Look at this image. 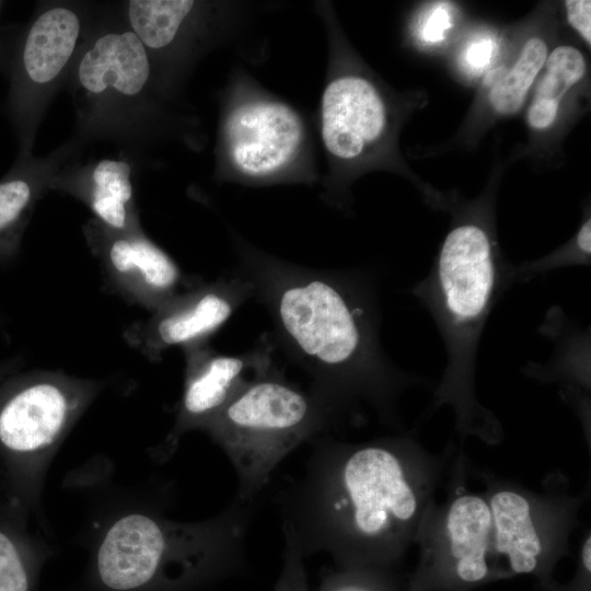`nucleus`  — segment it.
<instances>
[{
    "label": "nucleus",
    "mask_w": 591,
    "mask_h": 591,
    "mask_svg": "<svg viewBox=\"0 0 591 591\" xmlns=\"http://www.w3.org/2000/svg\"><path fill=\"white\" fill-rule=\"evenodd\" d=\"M451 452L433 454L412 433L363 442L316 438L302 479L282 497V531L303 558L322 552L336 568L396 569Z\"/></svg>",
    "instance_id": "1"
},
{
    "label": "nucleus",
    "mask_w": 591,
    "mask_h": 591,
    "mask_svg": "<svg viewBox=\"0 0 591 591\" xmlns=\"http://www.w3.org/2000/svg\"><path fill=\"white\" fill-rule=\"evenodd\" d=\"M278 328L315 380L312 391L334 419L360 422L368 405L398 426L396 404L420 375L396 367L379 339L374 296L359 276L282 270L266 282Z\"/></svg>",
    "instance_id": "2"
},
{
    "label": "nucleus",
    "mask_w": 591,
    "mask_h": 591,
    "mask_svg": "<svg viewBox=\"0 0 591 591\" xmlns=\"http://www.w3.org/2000/svg\"><path fill=\"white\" fill-rule=\"evenodd\" d=\"M257 500L235 497L195 522L141 506L114 513L93 540L82 591H195L242 573Z\"/></svg>",
    "instance_id": "3"
},
{
    "label": "nucleus",
    "mask_w": 591,
    "mask_h": 591,
    "mask_svg": "<svg viewBox=\"0 0 591 591\" xmlns=\"http://www.w3.org/2000/svg\"><path fill=\"white\" fill-rule=\"evenodd\" d=\"M510 266L483 222L462 220L444 237L428 275L412 288L434 321L447 354L431 409L453 410L461 441L475 437L498 444L503 438L499 419L476 395L475 375L485 324L511 286Z\"/></svg>",
    "instance_id": "4"
},
{
    "label": "nucleus",
    "mask_w": 591,
    "mask_h": 591,
    "mask_svg": "<svg viewBox=\"0 0 591 591\" xmlns=\"http://www.w3.org/2000/svg\"><path fill=\"white\" fill-rule=\"evenodd\" d=\"M102 389V381L42 370L0 380L2 494L31 515L53 457Z\"/></svg>",
    "instance_id": "5"
},
{
    "label": "nucleus",
    "mask_w": 591,
    "mask_h": 591,
    "mask_svg": "<svg viewBox=\"0 0 591 591\" xmlns=\"http://www.w3.org/2000/svg\"><path fill=\"white\" fill-rule=\"evenodd\" d=\"M314 153L303 114L235 70L221 103L217 178L247 185L315 182Z\"/></svg>",
    "instance_id": "6"
},
{
    "label": "nucleus",
    "mask_w": 591,
    "mask_h": 591,
    "mask_svg": "<svg viewBox=\"0 0 591 591\" xmlns=\"http://www.w3.org/2000/svg\"><path fill=\"white\" fill-rule=\"evenodd\" d=\"M335 421L325 404L267 370L235 394L205 432L223 450L237 477L236 498L258 499L276 466Z\"/></svg>",
    "instance_id": "7"
},
{
    "label": "nucleus",
    "mask_w": 591,
    "mask_h": 591,
    "mask_svg": "<svg viewBox=\"0 0 591 591\" xmlns=\"http://www.w3.org/2000/svg\"><path fill=\"white\" fill-rule=\"evenodd\" d=\"M81 128L88 132H161L172 86L125 24L90 34L69 72Z\"/></svg>",
    "instance_id": "8"
},
{
    "label": "nucleus",
    "mask_w": 591,
    "mask_h": 591,
    "mask_svg": "<svg viewBox=\"0 0 591 591\" xmlns=\"http://www.w3.org/2000/svg\"><path fill=\"white\" fill-rule=\"evenodd\" d=\"M478 476L491 517L497 581L525 575L535 578L542 591H552L558 584L553 572L568 554L586 495L535 491L488 473Z\"/></svg>",
    "instance_id": "9"
},
{
    "label": "nucleus",
    "mask_w": 591,
    "mask_h": 591,
    "mask_svg": "<svg viewBox=\"0 0 591 591\" xmlns=\"http://www.w3.org/2000/svg\"><path fill=\"white\" fill-rule=\"evenodd\" d=\"M466 462H453L447 498L429 506L415 544L418 560L405 577L406 591H473L497 581L493 528L483 494L470 491L463 476Z\"/></svg>",
    "instance_id": "10"
},
{
    "label": "nucleus",
    "mask_w": 591,
    "mask_h": 591,
    "mask_svg": "<svg viewBox=\"0 0 591 591\" xmlns=\"http://www.w3.org/2000/svg\"><path fill=\"white\" fill-rule=\"evenodd\" d=\"M86 14L74 4L40 9L5 51L9 92L4 111L20 146L30 155L48 101L69 74L88 34Z\"/></svg>",
    "instance_id": "11"
},
{
    "label": "nucleus",
    "mask_w": 591,
    "mask_h": 591,
    "mask_svg": "<svg viewBox=\"0 0 591 591\" xmlns=\"http://www.w3.org/2000/svg\"><path fill=\"white\" fill-rule=\"evenodd\" d=\"M391 112L366 74L344 70L331 55L318 108L320 140L327 160L323 187L331 195L345 170L375 155L386 140Z\"/></svg>",
    "instance_id": "12"
},
{
    "label": "nucleus",
    "mask_w": 591,
    "mask_h": 591,
    "mask_svg": "<svg viewBox=\"0 0 591 591\" xmlns=\"http://www.w3.org/2000/svg\"><path fill=\"white\" fill-rule=\"evenodd\" d=\"M254 288L253 282L241 278L193 287L175 294L146 321L130 325L124 336L152 361L171 348L185 350L206 344Z\"/></svg>",
    "instance_id": "13"
},
{
    "label": "nucleus",
    "mask_w": 591,
    "mask_h": 591,
    "mask_svg": "<svg viewBox=\"0 0 591 591\" xmlns=\"http://www.w3.org/2000/svg\"><path fill=\"white\" fill-rule=\"evenodd\" d=\"M84 235L108 287L129 302L153 312L179 292L178 266L141 227L115 231L92 219Z\"/></svg>",
    "instance_id": "14"
},
{
    "label": "nucleus",
    "mask_w": 591,
    "mask_h": 591,
    "mask_svg": "<svg viewBox=\"0 0 591 591\" xmlns=\"http://www.w3.org/2000/svg\"><path fill=\"white\" fill-rule=\"evenodd\" d=\"M230 5L190 0H130L124 4L125 24L143 44L155 66L173 86L170 62L178 69L221 38ZM163 76V74H162Z\"/></svg>",
    "instance_id": "15"
},
{
    "label": "nucleus",
    "mask_w": 591,
    "mask_h": 591,
    "mask_svg": "<svg viewBox=\"0 0 591 591\" xmlns=\"http://www.w3.org/2000/svg\"><path fill=\"white\" fill-rule=\"evenodd\" d=\"M184 352V389L173 427L155 452L161 460L171 457L185 433L204 431L235 394L270 367L269 356L263 351L229 356L200 344Z\"/></svg>",
    "instance_id": "16"
},
{
    "label": "nucleus",
    "mask_w": 591,
    "mask_h": 591,
    "mask_svg": "<svg viewBox=\"0 0 591 591\" xmlns=\"http://www.w3.org/2000/svg\"><path fill=\"white\" fill-rule=\"evenodd\" d=\"M540 332L555 341L554 352L544 364L528 363L523 372L542 382L558 383L563 399L576 410L584 433L590 432V331L553 308Z\"/></svg>",
    "instance_id": "17"
},
{
    "label": "nucleus",
    "mask_w": 591,
    "mask_h": 591,
    "mask_svg": "<svg viewBox=\"0 0 591 591\" xmlns=\"http://www.w3.org/2000/svg\"><path fill=\"white\" fill-rule=\"evenodd\" d=\"M76 174H56L53 188L81 199L96 221L115 231L139 228L132 169L126 159L104 158Z\"/></svg>",
    "instance_id": "18"
},
{
    "label": "nucleus",
    "mask_w": 591,
    "mask_h": 591,
    "mask_svg": "<svg viewBox=\"0 0 591 591\" xmlns=\"http://www.w3.org/2000/svg\"><path fill=\"white\" fill-rule=\"evenodd\" d=\"M53 163L19 155L13 167L0 179V265L19 255L23 234L36 202L53 188Z\"/></svg>",
    "instance_id": "19"
},
{
    "label": "nucleus",
    "mask_w": 591,
    "mask_h": 591,
    "mask_svg": "<svg viewBox=\"0 0 591 591\" xmlns=\"http://www.w3.org/2000/svg\"><path fill=\"white\" fill-rule=\"evenodd\" d=\"M30 517L0 493V591H34L49 557L47 544L28 528Z\"/></svg>",
    "instance_id": "20"
},
{
    "label": "nucleus",
    "mask_w": 591,
    "mask_h": 591,
    "mask_svg": "<svg viewBox=\"0 0 591 591\" xmlns=\"http://www.w3.org/2000/svg\"><path fill=\"white\" fill-rule=\"evenodd\" d=\"M586 72V59L572 46H558L547 55L544 73L528 109L529 125L536 130L551 127L557 118L563 99Z\"/></svg>",
    "instance_id": "21"
},
{
    "label": "nucleus",
    "mask_w": 591,
    "mask_h": 591,
    "mask_svg": "<svg viewBox=\"0 0 591 591\" xmlns=\"http://www.w3.org/2000/svg\"><path fill=\"white\" fill-rule=\"evenodd\" d=\"M547 58V46L538 37L530 38L522 47L515 63L495 82L489 92L493 108L501 115L517 113Z\"/></svg>",
    "instance_id": "22"
},
{
    "label": "nucleus",
    "mask_w": 591,
    "mask_h": 591,
    "mask_svg": "<svg viewBox=\"0 0 591 591\" xmlns=\"http://www.w3.org/2000/svg\"><path fill=\"white\" fill-rule=\"evenodd\" d=\"M591 220L587 218L580 225L572 242L566 248L556 251L541 259L511 265L509 280L511 286L524 283L531 279L573 265L589 266L591 253Z\"/></svg>",
    "instance_id": "23"
},
{
    "label": "nucleus",
    "mask_w": 591,
    "mask_h": 591,
    "mask_svg": "<svg viewBox=\"0 0 591 591\" xmlns=\"http://www.w3.org/2000/svg\"><path fill=\"white\" fill-rule=\"evenodd\" d=\"M318 591H406L396 569L334 568L324 575Z\"/></svg>",
    "instance_id": "24"
},
{
    "label": "nucleus",
    "mask_w": 591,
    "mask_h": 591,
    "mask_svg": "<svg viewBox=\"0 0 591 591\" xmlns=\"http://www.w3.org/2000/svg\"><path fill=\"white\" fill-rule=\"evenodd\" d=\"M282 568L274 591H310L304 558L289 533L283 531Z\"/></svg>",
    "instance_id": "25"
},
{
    "label": "nucleus",
    "mask_w": 591,
    "mask_h": 591,
    "mask_svg": "<svg viewBox=\"0 0 591 591\" xmlns=\"http://www.w3.org/2000/svg\"><path fill=\"white\" fill-rule=\"evenodd\" d=\"M451 14L444 3L434 5L425 16L420 25V37L426 43H438L444 39L451 27Z\"/></svg>",
    "instance_id": "26"
},
{
    "label": "nucleus",
    "mask_w": 591,
    "mask_h": 591,
    "mask_svg": "<svg viewBox=\"0 0 591 591\" xmlns=\"http://www.w3.org/2000/svg\"><path fill=\"white\" fill-rule=\"evenodd\" d=\"M496 45L490 37H479L471 40L463 51L464 65L472 71L485 69L491 61Z\"/></svg>",
    "instance_id": "27"
},
{
    "label": "nucleus",
    "mask_w": 591,
    "mask_h": 591,
    "mask_svg": "<svg viewBox=\"0 0 591 591\" xmlns=\"http://www.w3.org/2000/svg\"><path fill=\"white\" fill-rule=\"evenodd\" d=\"M568 23L580 34L586 43H591V2L589 0H568L565 2Z\"/></svg>",
    "instance_id": "28"
},
{
    "label": "nucleus",
    "mask_w": 591,
    "mask_h": 591,
    "mask_svg": "<svg viewBox=\"0 0 591 591\" xmlns=\"http://www.w3.org/2000/svg\"><path fill=\"white\" fill-rule=\"evenodd\" d=\"M24 361L22 356H13L0 361V380L22 370Z\"/></svg>",
    "instance_id": "29"
},
{
    "label": "nucleus",
    "mask_w": 591,
    "mask_h": 591,
    "mask_svg": "<svg viewBox=\"0 0 591 591\" xmlns=\"http://www.w3.org/2000/svg\"><path fill=\"white\" fill-rule=\"evenodd\" d=\"M2 5H3V2L0 1V12H1ZM4 60H5V48H4V45L0 35V67L4 66Z\"/></svg>",
    "instance_id": "30"
},
{
    "label": "nucleus",
    "mask_w": 591,
    "mask_h": 591,
    "mask_svg": "<svg viewBox=\"0 0 591 591\" xmlns=\"http://www.w3.org/2000/svg\"><path fill=\"white\" fill-rule=\"evenodd\" d=\"M554 591H569V590H567L564 586H561V584L559 586V584H558V586L555 588Z\"/></svg>",
    "instance_id": "31"
},
{
    "label": "nucleus",
    "mask_w": 591,
    "mask_h": 591,
    "mask_svg": "<svg viewBox=\"0 0 591 591\" xmlns=\"http://www.w3.org/2000/svg\"><path fill=\"white\" fill-rule=\"evenodd\" d=\"M0 322H1V318H0Z\"/></svg>",
    "instance_id": "32"
}]
</instances>
